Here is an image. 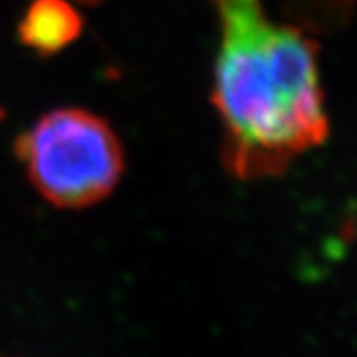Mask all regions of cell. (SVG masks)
Segmentation results:
<instances>
[{
    "instance_id": "6da1fadb",
    "label": "cell",
    "mask_w": 357,
    "mask_h": 357,
    "mask_svg": "<svg viewBox=\"0 0 357 357\" xmlns=\"http://www.w3.org/2000/svg\"><path fill=\"white\" fill-rule=\"evenodd\" d=\"M213 6L218 50L211 100L222 129V167L243 183L282 177L330 135L318 44L298 26L274 22L262 0Z\"/></svg>"
},
{
    "instance_id": "7a4b0ae2",
    "label": "cell",
    "mask_w": 357,
    "mask_h": 357,
    "mask_svg": "<svg viewBox=\"0 0 357 357\" xmlns=\"http://www.w3.org/2000/svg\"><path fill=\"white\" fill-rule=\"evenodd\" d=\"M14 155L40 197L64 211L105 201L126 173L117 131L84 107H56L40 115L14 141Z\"/></svg>"
},
{
    "instance_id": "3957f363",
    "label": "cell",
    "mask_w": 357,
    "mask_h": 357,
    "mask_svg": "<svg viewBox=\"0 0 357 357\" xmlns=\"http://www.w3.org/2000/svg\"><path fill=\"white\" fill-rule=\"evenodd\" d=\"M84 32V18L72 0H32L18 22V40L38 56H56Z\"/></svg>"
},
{
    "instance_id": "277c9868",
    "label": "cell",
    "mask_w": 357,
    "mask_h": 357,
    "mask_svg": "<svg viewBox=\"0 0 357 357\" xmlns=\"http://www.w3.org/2000/svg\"><path fill=\"white\" fill-rule=\"evenodd\" d=\"M72 2H79V4H89V6H96V4H102L105 0H72Z\"/></svg>"
}]
</instances>
